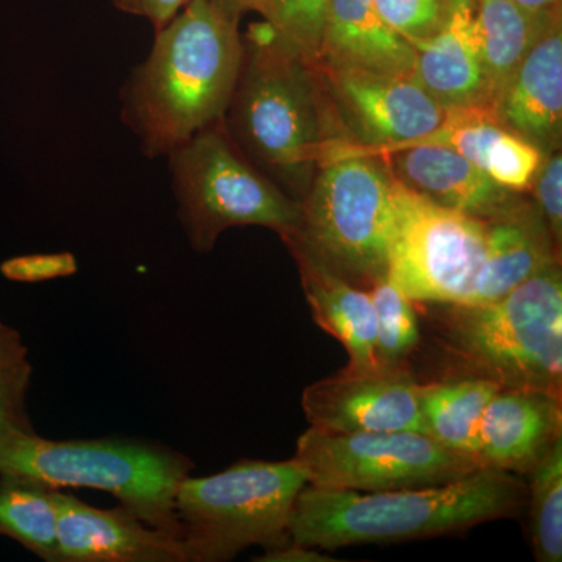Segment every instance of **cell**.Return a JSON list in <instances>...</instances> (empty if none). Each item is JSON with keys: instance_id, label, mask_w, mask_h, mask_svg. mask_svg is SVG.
<instances>
[{"instance_id": "obj_1", "label": "cell", "mask_w": 562, "mask_h": 562, "mask_svg": "<svg viewBox=\"0 0 562 562\" xmlns=\"http://www.w3.org/2000/svg\"><path fill=\"white\" fill-rule=\"evenodd\" d=\"M239 22L192 0L155 31L146 60L120 92L121 120L150 160L168 157L224 117L243 63Z\"/></svg>"}, {"instance_id": "obj_2", "label": "cell", "mask_w": 562, "mask_h": 562, "mask_svg": "<svg viewBox=\"0 0 562 562\" xmlns=\"http://www.w3.org/2000/svg\"><path fill=\"white\" fill-rule=\"evenodd\" d=\"M243 46L222 124L255 168L301 202L325 150L341 139L319 76L266 21L250 25Z\"/></svg>"}, {"instance_id": "obj_3", "label": "cell", "mask_w": 562, "mask_h": 562, "mask_svg": "<svg viewBox=\"0 0 562 562\" xmlns=\"http://www.w3.org/2000/svg\"><path fill=\"white\" fill-rule=\"evenodd\" d=\"M528 486L514 473L482 468L436 486L379 492L327 490L306 483L288 532L313 549L392 543L468 530L516 516Z\"/></svg>"}, {"instance_id": "obj_4", "label": "cell", "mask_w": 562, "mask_h": 562, "mask_svg": "<svg viewBox=\"0 0 562 562\" xmlns=\"http://www.w3.org/2000/svg\"><path fill=\"white\" fill-rule=\"evenodd\" d=\"M435 319L469 375L562 398L561 262L495 301L439 305Z\"/></svg>"}, {"instance_id": "obj_5", "label": "cell", "mask_w": 562, "mask_h": 562, "mask_svg": "<svg viewBox=\"0 0 562 562\" xmlns=\"http://www.w3.org/2000/svg\"><path fill=\"white\" fill-rule=\"evenodd\" d=\"M192 468L187 454L161 443L121 438L57 441L20 428L0 430V473L27 476L55 490L106 492L150 527L177 538L176 494Z\"/></svg>"}, {"instance_id": "obj_6", "label": "cell", "mask_w": 562, "mask_h": 562, "mask_svg": "<svg viewBox=\"0 0 562 562\" xmlns=\"http://www.w3.org/2000/svg\"><path fill=\"white\" fill-rule=\"evenodd\" d=\"M297 231L284 236L355 286L387 276L394 231V177L380 157L325 150L301 201Z\"/></svg>"}, {"instance_id": "obj_7", "label": "cell", "mask_w": 562, "mask_h": 562, "mask_svg": "<svg viewBox=\"0 0 562 562\" xmlns=\"http://www.w3.org/2000/svg\"><path fill=\"white\" fill-rule=\"evenodd\" d=\"M306 479L288 461L236 462L209 476H187L176 494L188 562H225L244 550L290 541L292 506Z\"/></svg>"}, {"instance_id": "obj_8", "label": "cell", "mask_w": 562, "mask_h": 562, "mask_svg": "<svg viewBox=\"0 0 562 562\" xmlns=\"http://www.w3.org/2000/svg\"><path fill=\"white\" fill-rule=\"evenodd\" d=\"M166 158L177 217L198 254L213 250L228 228L257 225L284 238L301 225V202L244 157L222 120L195 133Z\"/></svg>"}, {"instance_id": "obj_9", "label": "cell", "mask_w": 562, "mask_h": 562, "mask_svg": "<svg viewBox=\"0 0 562 562\" xmlns=\"http://www.w3.org/2000/svg\"><path fill=\"white\" fill-rule=\"evenodd\" d=\"M306 483L327 490L379 492L436 486L482 469L419 431L336 432L310 427L292 457Z\"/></svg>"}, {"instance_id": "obj_10", "label": "cell", "mask_w": 562, "mask_h": 562, "mask_svg": "<svg viewBox=\"0 0 562 562\" xmlns=\"http://www.w3.org/2000/svg\"><path fill=\"white\" fill-rule=\"evenodd\" d=\"M487 224L394 179L387 279L414 303H468L486 254Z\"/></svg>"}, {"instance_id": "obj_11", "label": "cell", "mask_w": 562, "mask_h": 562, "mask_svg": "<svg viewBox=\"0 0 562 562\" xmlns=\"http://www.w3.org/2000/svg\"><path fill=\"white\" fill-rule=\"evenodd\" d=\"M314 68L341 128L342 139L328 149L380 157L435 132L449 117L414 76Z\"/></svg>"}, {"instance_id": "obj_12", "label": "cell", "mask_w": 562, "mask_h": 562, "mask_svg": "<svg viewBox=\"0 0 562 562\" xmlns=\"http://www.w3.org/2000/svg\"><path fill=\"white\" fill-rule=\"evenodd\" d=\"M310 427L336 432H425L419 382L406 369H342L302 394Z\"/></svg>"}, {"instance_id": "obj_13", "label": "cell", "mask_w": 562, "mask_h": 562, "mask_svg": "<svg viewBox=\"0 0 562 562\" xmlns=\"http://www.w3.org/2000/svg\"><path fill=\"white\" fill-rule=\"evenodd\" d=\"M58 562H188L183 543L120 505L101 509L58 491Z\"/></svg>"}, {"instance_id": "obj_14", "label": "cell", "mask_w": 562, "mask_h": 562, "mask_svg": "<svg viewBox=\"0 0 562 562\" xmlns=\"http://www.w3.org/2000/svg\"><path fill=\"white\" fill-rule=\"evenodd\" d=\"M395 180L428 201L484 221L512 216L527 205L520 192L491 179L449 147L417 144L380 155Z\"/></svg>"}, {"instance_id": "obj_15", "label": "cell", "mask_w": 562, "mask_h": 562, "mask_svg": "<svg viewBox=\"0 0 562 562\" xmlns=\"http://www.w3.org/2000/svg\"><path fill=\"white\" fill-rule=\"evenodd\" d=\"M492 120L543 155L561 150L562 18L514 70L491 106Z\"/></svg>"}, {"instance_id": "obj_16", "label": "cell", "mask_w": 562, "mask_h": 562, "mask_svg": "<svg viewBox=\"0 0 562 562\" xmlns=\"http://www.w3.org/2000/svg\"><path fill=\"white\" fill-rule=\"evenodd\" d=\"M560 438L562 398L501 387L480 422L476 460L495 471L530 473Z\"/></svg>"}, {"instance_id": "obj_17", "label": "cell", "mask_w": 562, "mask_h": 562, "mask_svg": "<svg viewBox=\"0 0 562 562\" xmlns=\"http://www.w3.org/2000/svg\"><path fill=\"white\" fill-rule=\"evenodd\" d=\"M414 77L447 111H490V87L476 33V0H453L435 36L412 44Z\"/></svg>"}, {"instance_id": "obj_18", "label": "cell", "mask_w": 562, "mask_h": 562, "mask_svg": "<svg viewBox=\"0 0 562 562\" xmlns=\"http://www.w3.org/2000/svg\"><path fill=\"white\" fill-rule=\"evenodd\" d=\"M414 49L392 31L375 0H330L314 65L414 76Z\"/></svg>"}, {"instance_id": "obj_19", "label": "cell", "mask_w": 562, "mask_h": 562, "mask_svg": "<svg viewBox=\"0 0 562 562\" xmlns=\"http://www.w3.org/2000/svg\"><path fill=\"white\" fill-rule=\"evenodd\" d=\"M297 262L303 292L317 325L349 353L350 371L376 369V324L369 291L355 286L299 247L288 246Z\"/></svg>"}, {"instance_id": "obj_20", "label": "cell", "mask_w": 562, "mask_h": 562, "mask_svg": "<svg viewBox=\"0 0 562 562\" xmlns=\"http://www.w3.org/2000/svg\"><path fill=\"white\" fill-rule=\"evenodd\" d=\"M558 262L561 250L535 203L528 202L512 216L487 224L486 254L468 303L495 301Z\"/></svg>"}, {"instance_id": "obj_21", "label": "cell", "mask_w": 562, "mask_h": 562, "mask_svg": "<svg viewBox=\"0 0 562 562\" xmlns=\"http://www.w3.org/2000/svg\"><path fill=\"white\" fill-rule=\"evenodd\" d=\"M561 9L535 11L514 0H476V33L492 102Z\"/></svg>"}, {"instance_id": "obj_22", "label": "cell", "mask_w": 562, "mask_h": 562, "mask_svg": "<svg viewBox=\"0 0 562 562\" xmlns=\"http://www.w3.org/2000/svg\"><path fill=\"white\" fill-rule=\"evenodd\" d=\"M498 390L497 383L469 373L442 382L419 383L425 435L446 449L476 458L480 422Z\"/></svg>"}, {"instance_id": "obj_23", "label": "cell", "mask_w": 562, "mask_h": 562, "mask_svg": "<svg viewBox=\"0 0 562 562\" xmlns=\"http://www.w3.org/2000/svg\"><path fill=\"white\" fill-rule=\"evenodd\" d=\"M58 491L27 476L0 473V536L46 562H58Z\"/></svg>"}, {"instance_id": "obj_24", "label": "cell", "mask_w": 562, "mask_h": 562, "mask_svg": "<svg viewBox=\"0 0 562 562\" xmlns=\"http://www.w3.org/2000/svg\"><path fill=\"white\" fill-rule=\"evenodd\" d=\"M375 312L376 366L387 371L406 369V361L419 346L420 331L414 302L387 276L369 288Z\"/></svg>"}, {"instance_id": "obj_25", "label": "cell", "mask_w": 562, "mask_h": 562, "mask_svg": "<svg viewBox=\"0 0 562 562\" xmlns=\"http://www.w3.org/2000/svg\"><path fill=\"white\" fill-rule=\"evenodd\" d=\"M532 550L539 562L562 560V438L530 473Z\"/></svg>"}, {"instance_id": "obj_26", "label": "cell", "mask_w": 562, "mask_h": 562, "mask_svg": "<svg viewBox=\"0 0 562 562\" xmlns=\"http://www.w3.org/2000/svg\"><path fill=\"white\" fill-rule=\"evenodd\" d=\"M330 0H265L260 11L281 40L306 61H316Z\"/></svg>"}, {"instance_id": "obj_27", "label": "cell", "mask_w": 562, "mask_h": 562, "mask_svg": "<svg viewBox=\"0 0 562 562\" xmlns=\"http://www.w3.org/2000/svg\"><path fill=\"white\" fill-rule=\"evenodd\" d=\"M33 368L20 333L0 322V408L32 427L27 395Z\"/></svg>"}, {"instance_id": "obj_28", "label": "cell", "mask_w": 562, "mask_h": 562, "mask_svg": "<svg viewBox=\"0 0 562 562\" xmlns=\"http://www.w3.org/2000/svg\"><path fill=\"white\" fill-rule=\"evenodd\" d=\"M375 3L392 31L413 44L441 31L453 0H375Z\"/></svg>"}, {"instance_id": "obj_29", "label": "cell", "mask_w": 562, "mask_h": 562, "mask_svg": "<svg viewBox=\"0 0 562 562\" xmlns=\"http://www.w3.org/2000/svg\"><path fill=\"white\" fill-rule=\"evenodd\" d=\"M535 205L541 213L554 246L561 250L562 243V155L554 150L546 155L536 172L531 188Z\"/></svg>"}, {"instance_id": "obj_30", "label": "cell", "mask_w": 562, "mask_h": 562, "mask_svg": "<svg viewBox=\"0 0 562 562\" xmlns=\"http://www.w3.org/2000/svg\"><path fill=\"white\" fill-rule=\"evenodd\" d=\"M79 271L76 257L70 251L31 254L10 258L0 265V273L16 283H43L66 279Z\"/></svg>"}, {"instance_id": "obj_31", "label": "cell", "mask_w": 562, "mask_h": 562, "mask_svg": "<svg viewBox=\"0 0 562 562\" xmlns=\"http://www.w3.org/2000/svg\"><path fill=\"white\" fill-rule=\"evenodd\" d=\"M192 0H110L114 9L149 21L151 27H162Z\"/></svg>"}, {"instance_id": "obj_32", "label": "cell", "mask_w": 562, "mask_h": 562, "mask_svg": "<svg viewBox=\"0 0 562 562\" xmlns=\"http://www.w3.org/2000/svg\"><path fill=\"white\" fill-rule=\"evenodd\" d=\"M258 562H331L335 561L330 557H325L317 552L313 547L302 546V543L290 541L281 543V546L266 549Z\"/></svg>"}, {"instance_id": "obj_33", "label": "cell", "mask_w": 562, "mask_h": 562, "mask_svg": "<svg viewBox=\"0 0 562 562\" xmlns=\"http://www.w3.org/2000/svg\"><path fill=\"white\" fill-rule=\"evenodd\" d=\"M217 10L232 21L241 22V18L250 11L260 14L265 0H210Z\"/></svg>"}, {"instance_id": "obj_34", "label": "cell", "mask_w": 562, "mask_h": 562, "mask_svg": "<svg viewBox=\"0 0 562 562\" xmlns=\"http://www.w3.org/2000/svg\"><path fill=\"white\" fill-rule=\"evenodd\" d=\"M528 10L549 11L561 9L562 0H514Z\"/></svg>"}, {"instance_id": "obj_35", "label": "cell", "mask_w": 562, "mask_h": 562, "mask_svg": "<svg viewBox=\"0 0 562 562\" xmlns=\"http://www.w3.org/2000/svg\"><path fill=\"white\" fill-rule=\"evenodd\" d=\"M10 428H20V430L35 431L33 427H27V425L21 424L20 420L14 419L13 416H10L9 413L3 412L0 408V430H10Z\"/></svg>"}]
</instances>
